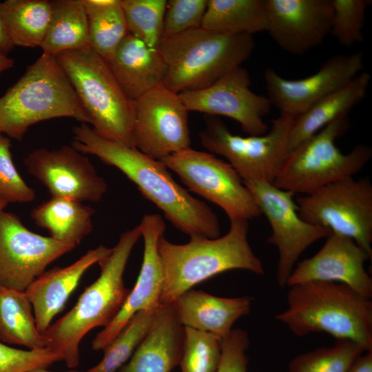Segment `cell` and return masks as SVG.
<instances>
[{"label": "cell", "instance_id": "obj_15", "mask_svg": "<svg viewBox=\"0 0 372 372\" xmlns=\"http://www.w3.org/2000/svg\"><path fill=\"white\" fill-rule=\"evenodd\" d=\"M250 85L249 72L240 66L207 87L178 96L188 112L227 116L236 121L247 134L262 135L269 130L264 117L272 105L267 96L252 92Z\"/></svg>", "mask_w": 372, "mask_h": 372}, {"label": "cell", "instance_id": "obj_28", "mask_svg": "<svg viewBox=\"0 0 372 372\" xmlns=\"http://www.w3.org/2000/svg\"><path fill=\"white\" fill-rule=\"evenodd\" d=\"M0 341L29 349L46 347L36 326L32 305L25 291L0 287Z\"/></svg>", "mask_w": 372, "mask_h": 372}, {"label": "cell", "instance_id": "obj_19", "mask_svg": "<svg viewBox=\"0 0 372 372\" xmlns=\"http://www.w3.org/2000/svg\"><path fill=\"white\" fill-rule=\"evenodd\" d=\"M266 32L288 53L304 54L331 33V0H266Z\"/></svg>", "mask_w": 372, "mask_h": 372}, {"label": "cell", "instance_id": "obj_4", "mask_svg": "<svg viewBox=\"0 0 372 372\" xmlns=\"http://www.w3.org/2000/svg\"><path fill=\"white\" fill-rule=\"evenodd\" d=\"M228 232L216 238L190 237L186 244L168 241L164 235L158 249L164 269L165 282L161 304H171L196 285L233 269L264 274L260 258L247 238L249 223L231 219Z\"/></svg>", "mask_w": 372, "mask_h": 372}, {"label": "cell", "instance_id": "obj_10", "mask_svg": "<svg viewBox=\"0 0 372 372\" xmlns=\"http://www.w3.org/2000/svg\"><path fill=\"white\" fill-rule=\"evenodd\" d=\"M299 216L353 240L372 257V185L353 177L295 199Z\"/></svg>", "mask_w": 372, "mask_h": 372}, {"label": "cell", "instance_id": "obj_17", "mask_svg": "<svg viewBox=\"0 0 372 372\" xmlns=\"http://www.w3.org/2000/svg\"><path fill=\"white\" fill-rule=\"evenodd\" d=\"M23 163L52 196L98 203L107 191V183L89 158L72 145L35 149Z\"/></svg>", "mask_w": 372, "mask_h": 372}, {"label": "cell", "instance_id": "obj_32", "mask_svg": "<svg viewBox=\"0 0 372 372\" xmlns=\"http://www.w3.org/2000/svg\"><path fill=\"white\" fill-rule=\"evenodd\" d=\"M156 313L141 311L135 313L103 349L102 360L87 372H117L130 359L149 333Z\"/></svg>", "mask_w": 372, "mask_h": 372}, {"label": "cell", "instance_id": "obj_5", "mask_svg": "<svg viewBox=\"0 0 372 372\" xmlns=\"http://www.w3.org/2000/svg\"><path fill=\"white\" fill-rule=\"evenodd\" d=\"M254 48L252 35L203 27L163 39L158 45L166 65L163 85L176 94L207 87L241 66Z\"/></svg>", "mask_w": 372, "mask_h": 372}, {"label": "cell", "instance_id": "obj_27", "mask_svg": "<svg viewBox=\"0 0 372 372\" xmlns=\"http://www.w3.org/2000/svg\"><path fill=\"white\" fill-rule=\"evenodd\" d=\"M51 3L50 21L40 46L43 54L56 56L63 52L90 48L87 17L82 0H54Z\"/></svg>", "mask_w": 372, "mask_h": 372}, {"label": "cell", "instance_id": "obj_1", "mask_svg": "<svg viewBox=\"0 0 372 372\" xmlns=\"http://www.w3.org/2000/svg\"><path fill=\"white\" fill-rule=\"evenodd\" d=\"M72 133L74 148L119 169L177 229L190 237L220 236L217 215L177 183L162 161L99 136L87 123L74 127Z\"/></svg>", "mask_w": 372, "mask_h": 372}, {"label": "cell", "instance_id": "obj_24", "mask_svg": "<svg viewBox=\"0 0 372 372\" xmlns=\"http://www.w3.org/2000/svg\"><path fill=\"white\" fill-rule=\"evenodd\" d=\"M172 304L184 327L209 333L222 340L231 332L237 320L249 313L251 299L249 296L218 297L191 289Z\"/></svg>", "mask_w": 372, "mask_h": 372}, {"label": "cell", "instance_id": "obj_20", "mask_svg": "<svg viewBox=\"0 0 372 372\" xmlns=\"http://www.w3.org/2000/svg\"><path fill=\"white\" fill-rule=\"evenodd\" d=\"M371 257L353 240L331 232L322 247L293 269L286 285L325 281L348 285L362 296L372 297V279L364 269Z\"/></svg>", "mask_w": 372, "mask_h": 372}, {"label": "cell", "instance_id": "obj_35", "mask_svg": "<svg viewBox=\"0 0 372 372\" xmlns=\"http://www.w3.org/2000/svg\"><path fill=\"white\" fill-rule=\"evenodd\" d=\"M221 356V339L205 331L185 327L179 365L182 372H216Z\"/></svg>", "mask_w": 372, "mask_h": 372}, {"label": "cell", "instance_id": "obj_38", "mask_svg": "<svg viewBox=\"0 0 372 372\" xmlns=\"http://www.w3.org/2000/svg\"><path fill=\"white\" fill-rule=\"evenodd\" d=\"M207 1H167L162 39L201 27Z\"/></svg>", "mask_w": 372, "mask_h": 372}, {"label": "cell", "instance_id": "obj_2", "mask_svg": "<svg viewBox=\"0 0 372 372\" xmlns=\"http://www.w3.org/2000/svg\"><path fill=\"white\" fill-rule=\"evenodd\" d=\"M141 236L139 225L123 233L110 253L98 262L99 278L85 289L71 310L42 333L46 347L59 353L69 368L79 364L83 338L96 327L107 326L123 305L130 293L123 273Z\"/></svg>", "mask_w": 372, "mask_h": 372}, {"label": "cell", "instance_id": "obj_23", "mask_svg": "<svg viewBox=\"0 0 372 372\" xmlns=\"http://www.w3.org/2000/svg\"><path fill=\"white\" fill-rule=\"evenodd\" d=\"M125 94L136 101L163 85L166 65L158 48H152L129 33L107 60Z\"/></svg>", "mask_w": 372, "mask_h": 372}, {"label": "cell", "instance_id": "obj_8", "mask_svg": "<svg viewBox=\"0 0 372 372\" xmlns=\"http://www.w3.org/2000/svg\"><path fill=\"white\" fill-rule=\"evenodd\" d=\"M350 127L348 115L337 118L287 155L273 184L294 194H309L329 184L353 177L370 161L372 149L358 145L343 154L335 141Z\"/></svg>", "mask_w": 372, "mask_h": 372}, {"label": "cell", "instance_id": "obj_31", "mask_svg": "<svg viewBox=\"0 0 372 372\" xmlns=\"http://www.w3.org/2000/svg\"><path fill=\"white\" fill-rule=\"evenodd\" d=\"M88 21L90 47L106 61L129 34L121 0H82Z\"/></svg>", "mask_w": 372, "mask_h": 372}, {"label": "cell", "instance_id": "obj_22", "mask_svg": "<svg viewBox=\"0 0 372 372\" xmlns=\"http://www.w3.org/2000/svg\"><path fill=\"white\" fill-rule=\"evenodd\" d=\"M184 338L173 304H160L149 333L118 372H172L180 364Z\"/></svg>", "mask_w": 372, "mask_h": 372}, {"label": "cell", "instance_id": "obj_26", "mask_svg": "<svg viewBox=\"0 0 372 372\" xmlns=\"http://www.w3.org/2000/svg\"><path fill=\"white\" fill-rule=\"evenodd\" d=\"M94 213L93 208L82 202L51 196L32 209L30 217L52 238L76 246L92 231Z\"/></svg>", "mask_w": 372, "mask_h": 372}, {"label": "cell", "instance_id": "obj_9", "mask_svg": "<svg viewBox=\"0 0 372 372\" xmlns=\"http://www.w3.org/2000/svg\"><path fill=\"white\" fill-rule=\"evenodd\" d=\"M294 117L280 114L271 121L264 134L241 136L230 132L216 116H207L199 132L201 144L209 152L225 157L243 182L273 183L287 155Z\"/></svg>", "mask_w": 372, "mask_h": 372}, {"label": "cell", "instance_id": "obj_40", "mask_svg": "<svg viewBox=\"0 0 372 372\" xmlns=\"http://www.w3.org/2000/svg\"><path fill=\"white\" fill-rule=\"evenodd\" d=\"M249 347L247 333L240 329H232L221 340V356L216 372H247Z\"/></svg>", "mask_w": 372, "mask_h": 372}, {"label": "cell", "instance_id": "obj_42", "mask_svg": "<svg viewBox=\"0 0 372 372\" xmlns=\"http://www.w3.org/2000/svg\"><path fill=\"white\" fill-rule=\"evenodd\" d=\"M14 47L0 14V52L8 55Z\"/></svg>", "mask_w": 372, "mask_h": 372}, {"label": "cell", "instance_id": "obj_45", "mask_svg": "<svg viewBox=\"0 0 372 372\" xmlns=\"http://www.w3.org/2000/svg\"><path fill=\"white\" fill-rule=\"evenodd\" d=\"M8 204V203L2 197L0 196V212L3 211V209L7 206Z\"/></svg>", "mask_w": 372, "mask_h": 372}, {"label": "cell", "instance_id": "obj_13", "mask_svg": "<svg viewBox=\"0 0 372 372\" xmlns=\"http://www.w3.org/2000/svg\"><path fill=\"white\" fill-rule=\"evenodd\" d=\"M134 147L161 161L190 147L188 111L176 94L163 85L134 101Z\"/></svg>", "mask_w": 372, "mask_h": 372}, {"label": "cell", "instance_id": "obj_6", "mask_svg": "<svg viewBox=\"0 0 372 372\" xmlns=\"http://www.w3.org/2000/svg\"><path fill=\"white\" fill-rule=\"evenodd\" d=\"M63 117L90 124L56 57L42 53L0 96V133L21 141L32 125Z\"/></svg>", "mask_w": 372, "mask_h": 372}, {"label": "cell", "instance_id": "obj_29", "mask_svg": "<svg viewBox=\"0 0 372 372\" xmlns=\"http://www.w3.org/2000/svg\"><path fill=\"white\" fill-rule=\"evenodd\" d=\"M266 0H208L201 27L223 32H266Z\"/></svg>", "mask_w": 372, "mask_h": 372}, {"label": "cell", "instance_id": "obj_34", "mask_svg": "<svg viewBox=\"0 0 372 372\" xmlns=\"http://www.w3.org/2000/svg\"><path fill=\"white\" fill-rule=\"evenodd\" d=\"M129 33L152 48L162 40L166 0H121Z\"/></svg>", "mask_w": 372, "mask_h": 372}, {"label": "cell", "instance_id": "obj_12", "mask_svg": "<svg viewBox=\"0 0 372 372\" xmlns=\"http://www.w3.org/2000/svg\"><path fill=\"white\" fill-rule=\"evenodd\" d=\"M244 183L271 227L272 233L267 242L278 248L276 279L280 287H285L300 255L317 240L327 238L331 231L302 220L298 215L293 200L295 194L292 192L268 182Z\"/></svg>", "mask_w": 372, "mask_h": 372}, {"label": "cell", "instance_id": "obj_39", "mask_svg": "<svg viewBox=\"0 0 372 372\" xmlns=\"http://www.w3.org/2000/svg\"><path fill=\"white\" fill-rule=\"evenodd\" d=\"M60 360L61 355L48 347L21 350L0 341V372H28L37 368H48Z\"/></svg>", "mask_w": 372, "mask_h": 372}, {"label": "cell", "instance_id": "obj_44", "mask_svg": "<svg viewBox=\"0 0 372 372\" xmlns=\"http://www.w3.org/2000/svg\"><path fill=\"white\" fill-rule=\"evenodd\" d=\"M28 372H54V371H49L47 369V368L41 367V368H37V369H32ZM66 372H87V371H66Z\"/></svg>", "mask_w": 372, "mask_h": 372}, {"label": "cell", "instance_id": "obj_36", "mask_svg": "<svg viewBox=\"0 0 372 372\" xmlns=\"http://www.w3.org/2000/svg\"><path fill=\"white\" fill-rule=\"evenodd\" d=\"M333 17L330 34L344 46L364 41L363 28L370 0H331Z\"/></svg>", "mask_w": 372, "mask_h": 372}, {"label": "cell", "instance_id": "obj_14", "mask_svg": "<svg viewBox=\"0 0 372 372\" xmlns=\"http://www.w3.org/2000/svg\"><path fill=\"white\" fill-rule=\"evenodd\" d=\"M76 245L29 230L14 213L0 212V287L25 291L53 261Z\"/></svg>", "mask_w": 372, "mask_h": 372}, {"label": "cell", "instance_id": "obj_18", "mask_svg": "<svg viewBox=\"0 0 372 372\" xmlns=\"http://www.w3.org/2000/svg\"><path fill=\"white\" fill-rule=\"evenodd\" d=\"M138 225L144 240V251L137 280L116 316L93 340L92 347L94 350H103L135 313L141 311L156 312L161 304L165 275L158 242L164 235L166 225L158 214L144 215Z\"/></svg>", "mask_w": 372, "mask_h": 372}, {"label": "cell", "instance_id": "obj_25", "mask_svg": "<svg viewBox=\"0 0 372 372\" xmlns=\"http://www.w3.org/2000/svg\"><path fill=\"white\" fill-rule=\"evenodd\" d=\"M370 82V74L362 72L348 84L294 118L289 135L288 153L330 123L348 115L364 99Z\"/></svg>", "mask_w": 372, "mask_h": 372}, {"label": "cell", "instance_id": "obj_21", "mask_svg": "<svg viewBox=\"0 0 372 372\" xmlns=\"http://www.w3.org/2000/svg\"><path fill=\"white\" fill-rule=\"evenodd\" d=\"M112 248L99 245L65 267H54L37 277L26 288L38 331L43 333L61 312L84 273L107 256Z\"/></svg>", "mask_w": 372, "mask_h": 372}, {"label": "cell", "instance_id": "obj_11", "mask_svg": "<svg viewBox=\"0 0 372 372\" xmlns=\"http://www.w3.org/2000/svg\"><path fill=\"white\" fill-rule=\"evenodd\" d=\"M192 192L222 208L229 220L261 215L251 193L227 162L191 147L161 160Z\"/></svg>", "mask_w": 372, "mask_h": 372}, {"label": "cell", "instance_id": "obj_43", "mask_svg": "<svg viewBox=\"0 0 372 372\" xmlns=\"http://www.w3.org/2000/svg\"><path fill=\"white\" fill-rule=\"evenodd\" d=\"M14 65V61L8 55L0 52V74L11 69Z\"/></svg>", "mask_w": 372, "mask_h": 372}, {"label": "cell", "instance_id": "obj_30", "mask_svg": "<svg viewBox=\"0 0 372 372\" xmlns=\"http://www.w3.org/2000/svg\"><path fill=\"white\" fill-rule=\"evenodd\" d=\"M48 0H6L0 3V14L15 46L40 47L51 17Z\"/></svg>", "mask_w": 372, "mask_h": 372}, {"label": "cell", "instance_id": "obj_3", "mask_svg": "<svg viewBox=\"0 0 372 372\" xmlns=\"http://www.w3.org/2000/svg\"><path fill=\"white\" fill-rule=\"evenodd\" d=\"M287 309L276 316L296 336L324 332L372 351V302L347 285L311 281L292 285Z\"/></svg>", "mask_w": 372, "mask_h": 372}, {"label": "cell", "instance_id": "obj_7", "mask_svg": "<svg viewBox=\"0 0 372 372\" xmlns=\"http://www.w3.org/2000/svg\"><path fill=\"white\" fill-rule=\"evenodd\" d=\"M56 59L99 136L134 147V101L123 91L107 61L92 48L57 54Z\"/></svg>", "mask_w": 372, "mask_h": 372}, {"label": "cell", "instance_id": "obj_37", "mask_svg": "<svg viewBox=\"0 0 372 372\" xmlns=\"http://www.w3.org/2000/svg\"><path fill=\"white\" fill-rule=\"evenodd\" d=\"M11 142L0 133V196L8 203H28L35 199L34 190L23 179L12 161Z\"/></svg>", "mask_w": 372, "mask_h": 372}, {"label": "cell", "instance_id": "obj_41", "mask_svg": "<svg viewBox=\"0 0 372 372\" xmlns=\"http://www.w3.org/2000/svg\"><path fill=\"white\" fill-rule=\"evenodd\" d=\"M347 372H372V351L362 354Z\"/></svg>", "mask_w": 372, "mask_h": 372}, {"label": "cell", "instance_id": "obj_16", "mask_svg": "<svg viewBox=\"0 0 372 372\" xmlns=\"http://www.w3.org/2000/svg\"><path fill=\"white\" fill-rule=\"evenodd\" d=\"M364 66L361 51L337 54L327 60L313 74L300 79H287L269 68L265 70L267 98L280 114L296 118L317 102L344 87L357 76Z\"/></svg>", "mask_w": 372, "mask_h": 372}, {"label": "cell", "instance_id": "obj_33", "mask_svg": "<svg viewBox=\"0 0 372 372\" xmlns=\"http://www.w3.org/2000/svg\"><path fill=\"white\" fill-rule=\"evenodd\" d=\"M366 351L350 340H337L334 345L300 354L289 364L288 372H347Z\"/></svg>", "mask_w": 372, "mask_h": 372}]
</instances>
